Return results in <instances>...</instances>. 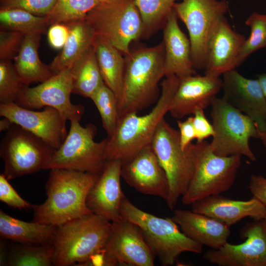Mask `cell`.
Wrapping results in <instances>:
<instances>
[{"mask_svg":"<svg viewBox=\"0 0 266 266\" xmlns=\"http://www.w3.org/2000/svg\"><path fill=\"white\" fill-rule=\"evenodd\" d=\"M13 124L8 118L3 117L0 121V131H7Z\"/></svg>","mask_w":266,"mask_h":266,"instance_id":"obj_45","label":"cell"},{"mask_svg":"<svg viewBox=\"0 0 266 266\" xmlns=\"http://www.w3.org/2000/svg\"><path fill=\"white\" fill-rule=\"evenodd\" d=\"M57 0H0V8H16L35 15L46 17L51 12Z\"/></svg>","mask_w":266,"mask_h":266,"instance_id":"obj_37","label":"cell"},{"mask_svg":"<svg viewBox=\"0 0 266 266\" xmlns=\"http://www.w3.org/2000/svg\"><path fill=\"white\" fill-rule=\"evenodd\" d=\"M189 34L195 69H205L207 42L214 26L229 10L226 0H183L173 7Z\"/></svg>","mask_w":266,"mask_h":266,"instance_id":"obj_12","label":"cell"},{"mask_svg":"<svg viewBox=\"0 0 266 266\" xmlns=\"http://www.w3.org/2000/svg\"><path fill=\"white\" fill-rule=\"evenodd\" d=\"M93 46L104 83L115 94L119 101L123 86L125 56L108 41L100 36L97 35Z\"/></svg>","mask_w":266,"mask_h":266,"instance_id":"obj_27","label":"cell"},{"mask_svg":"<svg viewBox=\"0 0 266 266\" xmlns=\"http://www.w3.org/2000/svg\"><path fill=\"white\" fill-rule=\"evenodd\" d=\"M118 265L105 246L90 256L78 266H114Z\"/></svg>","mask_w":266,"mask_h":266,"instance_id":"obj_42","label":"cell"},{"mask_svg":"<svg viewBox=\"0 0 266 266\" xmlns=\"http://www.w3.org/2000/svg\"><path fill=\"white\" fill-rule=\"evenodd\" d=\"M112 229L111 222L94 213L57 226L53 266H78L105 246Z\"/></svg>","mask_w":266,"mask_h":266,"instance_id":"obj_4","label":"cell"},{"mask_svg":"<svg viewBox=\"0 0 266 266\" xmlns=\"http://www.w3.org/2000/svg\"><path fill=\"white\" fill-rule=\"evenodd\" d=\"M100 2V0H57L46 17L50 26L55 23L84 20L88 13Z\"/></svg>","mask_w":266,"mask_h":266,"instance_id":"obj_33","label":"cell"},{"mask_svg":"<svg viewBox=\"0 0 266 266\" xmlns=\"http://www.w3.org/2000/svg\"><path fill=\"white\" fill-rule=\"evenodd\" d=\"M72 93L90 98L103 84L93 46L90 47L71 67Z\"/></svg>","mask_w":266,"mask_h":266,"instance_id":"obj_29","label":"cell"},{"mask_svg":"<svg viewBox=\"0 0 266 266\" xmlns=\"http://www.w3.org/2000/svg\"><path fill=\"white\" fill-rule=\"evenodd\" d=\"M257 138L260 139L266 148V132H262L258 130Z\"/></svg>","mask_w":266,"mask_h":266,"instance_id":"obj_47","label":"cell"},{"mask_svg":"<svg viewBox=\"0 0 266 266\" xmlns=\"http://www.w3.org/2000/svg\"><path fill=\"white\" fill-rule=\"evenodd\" d=\"M56 149L31 132L13 124L0 145L8 180L34 173L43 167Z\"/></svg>","mask_w":266,"mask_h":266,"instance_id":"obj_11","label":"cell"},{"mask_svg":"<svg viewBox=\"0 0 266 266\" xmlns=\"http://www.w3.org/2000/svg\"><path fill=\"white\" fill-rule=\"evenodd\" d=\"M179 79L168 111L171 116L177 119L193 114L198 108L204 109L211 105L222 88V80L220 77L195 74Z\"/></svg>","mask_w":266,"mask_h":266,"instance_id":"obj_21","label":"cell"},{"mask_svg":"<svg viewBox=\"0 0 266 266\" xmlns=\"http://www.w3.org/2000/svg\"><path fill=\"white\" fill-rule=\"evenodd\" d=\"M179 82L176 75L166 76L161 84L160 97L150 112L143 116L132 112L120 119L113 133L107 137L106 161L119 160L124 164L151 144L159 123L169 111Z\"/></svg>","mask_w":266,"mask_h":266,"instance_id":"obj_3","label":"cell"},{"mask_svg":"<svg viewBox=\"0 0 266 266\" xmlns=\"http://www.w3.org/2000/svg\"><path fill=\"white\" fill-rule=\"evenodd\" d=\"M90 99L100 113L103 128L107 136H110L120 120L118 101L116 95L104 83L94 93Z\"/></svg>","mask_w":266,"mask_h":266,"instance_id":"obj_34","label":"cell"},{"mask_svg":"<svg viewBox=\"0 0 266 266\" xmlns=\"http://www.w3.org/2000/svg\"><path fill=\"white\" fill-rule=\"evenodd\" d=\"M243 242H228L218 249L206 251L204 260L219 266H266V222L264 219L246 224L240 230Z\"/></svg>","mask_w":266,"mask_h":266,"instance_id":"obj_14","label":"cell"},{"mask_svg":"<svg viewBox=\"0 0 266 266\" xmlns=\"http://www.w3.org/2000/svg\"><path fill=\"white\" fill-rule=\"evenodd\" d=\"M112 223V231L105 247L118 265L153 266L156 256L140 228L122 217Z\"/></svg>","mask_w":266,"mask_h":266,"instance_id":"obj_17","label":"cell"},{"mask_svg":"<svg viewBox=\"0 0 266 266\" xmlns=\"http://www.w3.org/2000/svg\"><path fill=\"white\" fill-rule=\"evenodd\" d=\"M66 24L69 29L67 39L61 51L49 65L55 74L71 68L93 46L97 36L95 31L85 19Z\"/></svg>","mask_w":266,"mask_h":266,"instance_id":"obj_26","label":"cell"},{"mask_svg":"<svg viewBox=\"0 0 266 266\" xmlns=\"http://www.w3.org/2000/svg\"><path fill=\"white\" fill-rule=\"evenodd\" d=\"M196 155L194 173L181 199L185 205L229 190L241 166V155L219 156L204 140L196 144Z\"/></svg>","mask_w":266,"mask_h":266,"instance_id":"obj_7","label":"cell"},{"mask_svg":"<svg viewBox=\"0 0 266 266\" xmlns=\"http://www.w3.org/2000/svg\"><path fill=\"white\" fill-rule=\"evenodd\" d=\"M0 115L31 132L55 149L68 133L66 119L55 108L46 106L41 111L22 107L15 102L0 103Z\"/></svg>","mask_w":266,"mask_h":266,"instance_id":"obj_15","label":"cell"},{"mask_svg":"<svg viewBox=\"0 0 266 266\" xmlns=\"http://www.w3.org/2000/svg\"><path fill=\"white\" fill-rule=\"evenodd\" d=\"M25 35L18 32L0 30V59L11 60L17 56Z\"/></svg>","mask_w":266,"mask_h":266,"instance_id":"obj_38","label":"cell"},{"mask_svg":"<svg viewBox=\"0 0 266 266\" xmlns=\"http://www.w3.org/2000/svg\"><path fill=\"white\" fill-rule=\"evenodd\" d=\"M163 29L165 77L176 75L181 78L196 74L190 40L179 28L178 17L173 9Z\"/></svg>","mask_w":266,"mask_h":266,"instance_id":"obj_23","label":"cell"},{"mask_svg":"<svg viewBox=\"0 0 266 266\" xmlns=\"http://www.w3.org/2000/svg\"><path fill=\"white\" fill-rule=\"evenodd\" d=\"M4 175H0V200L12 208L20 210L32 208V204L21 197Z\"/></svg>","mask_w":266,"mask_h":266,"instance_id":"obj_39","label":"cell"},{"mask_svg":"<svg viewBox=\"0 0 266 266\" xmlns=\"http://www.w3.org/2000/svg\"><path fill=\"white\" fill-rule=\"evenodd\" d=\"M41 34L25 35L19 53L15 59V69L23 83L29 86L42 83L55 74L49 66L40 60L38 48Z\"/></svg>","mask_w":266,"mask_h":266,"instance_id":"obj_28","label":"cell"},{"mask_svg":"<svg viewBox=\"0 0 266 266\" xmlns=\"http://www.w3.org/2000/svg\"><path fill=\"white\" fill-rule=\"evenodd\" d=\"M211 106L214 134L210 145L213 152L221 156L243 155L256 161L249 145L250 139L257 137L258 129L253 120L223 98L215 97Z\"/></svg>","mask_w":266,"mask_h":266,"instance_id":"obj_10","label":"cell"},{"mask_svg":"<svg viewBox=\"0 0 266 266\" xmlns=\"http://www.w3.org/2000/svg\"><path fill=\"white\" fill-rule=\"evenodd\" d=\"M26 86L10 60L0 61V103L15 102Z\"/></svg>","mask_w":266,"mask_h":266,"instance_id":"obj_36","label":"cell"},{"mask_svg":"<svg viewBox=\"0 0 266 266\" xmlns=\"http://www.w3.org/2000/svg\"><path fill=\"white\" fill-rule=\"evenodd\" d=\"M249 189L253 197L266 206V178L261 175H252Z\"/></svg>","mask_w":266,"mask_h":266,"instance_id":"obj_44","label":"cell"},{"mask_svg":"<svg viewBox=\"0 0 266 266\" xmlns=\"http://www.w3.org/2000/svg\"><path fill=\"white\" fill-rule=\"evenodd\" d=\"M100 174L64 168L50 169L45 186L47 199L40 204H32L33 221L59 226L93 213L86 200Z\"/></svg>","mask_w":266,"mask_h":266,"instance_id":"obj_1","label":"cell"},{"mask_svg":"<svg viewBox=\"0 0 266 266\" xmlns=\"http://www.w3.org/2000/svg\"><path fill=\"white\" fill-rule=\"evenodd\" d=\"M69 29L66 23L52 24L47 32L48 42L54 49H62L67 39Z\"/></svg>","mask_w":266,"mask_h":266,"instance_id":"obj_41","label":"cell"},{"mask_svg":"<svg viewBox=\"0 0 266 266\" xmlns=\"http://www.w3.org/2000/svg\"><path fill=\"white\" fill-rule=\"evenodd\" d=\"M101 2H104V1H108L109 0H100Z\"/></svg>","mask_w":266,"mask_h":266,"instance_id":"obj_48","label":"cell"},{"mask_svg":"<svg viewBox=\"0 0 266 266\" xmlns=\"http://www.w3.org/2000/svg\"><path fill=\"white\" fill-rule=\"evenodd\" d=\"M176 0H134L144 28V37L163 29Z\"/></svg>","mask_w":266,"mask_h":266,"instance_id":"obj_32","label":"cell"},{"mask_svg":"<svg viewBox=\"0 0 266 266\" xmlns=\"http://www.w3.org/2000/svg\"><path fill=\"white\" fill-rule=\"evenodd\" d=\"M171 218L188 237L201 245L218 249L228 242L230 226L206 215L175 209Z\"/></svg>","mask_w":266,"mask_h":266,"instance_id":"obj_24","label":"cell"},{"mask_svg":"<svg viewBox=\"0 0 266 266\" xmlns=\"http://www.w3.org/2000/svg\"><path fill=\"white\" fill-rule=\"evenodd\" d=\"M121 177L139 192L166 200L169 183L151 144L140 150L129 161L123 164Z\"/></svg>","mask_w":266,"mask_h":266,"instance_id":"obj_18","label":"cell"},{"mask_svg":"<svg viewBox=\"0 0 266 266\" xmlns=\"http://www.w3.org/2000/svg\"><path fill=\"white\" fill-rule=\"evenodd\" d=\"M177 124L179 128L181 146L184 149L196 138L193 117H188L184 121L177 120Z\"/></svg>","mask_w":266,"mask_h":266,"instance_id":"obj_43","label":"cell"},{"mask_svg":"<svg viewBox=\"0 0 266 266\" xmlns=\"http://www.w3.org/2000/svg\"><path fill=\"white\" fill-rule=\"evenodd\" d=\"M257 79L259 80L266 99V72L258 75Z\"/></svg>","mask_w":266,"mask_h":266,"instance_id":"obj_46","label":"cell"},{"mask_svg":"<svg viewBox=\"0 0 266 266\" xmlns=\"http://www.w3.org/2000/svg\"><path fill=\"white\" fill-rule=\"evenodd\" d=\"M151 145L166 174L169 193L166 201L169 209L173 210L192 179L196 165V144L191 143L182 149L179 131L164 118L157 127Z\"/></svg>","mask_w":266,"mask_h":266,"instance_id":"obj_6","label":"cell"},{"mask_svg":"<svg viewBox=\"0 0 266 266\" xmlns=\"http://www.w3.org/2000/svg\"><path fill=\"white\" fill-rule=\"evenodd\" d=\"M54 248L51 245H29L19 243L7 245L4 266H52Z\"/></svg>","mask_w":266,"mask_h":266,"instance_id":"obj_31","label":"cell"},{"mask_svg":"<svg viewBox=\"0 0 266 266\" xmlns=\"http://www.w3.org/2000/svg\"><path fill=\"white\" fill-rule=\"evenodd\" d=\"M245 24L250 28V34L240 50L236 68L253 52L266 46V15L254 12L248 17Z\"/></svg>","mask_w":266,"mask_h":266,"instance_id":"obj_35","label":"cell"},{"mask_svg":"<svg viewBox=\"0 0 266 266\" xmlns=\"http://www.w3.org/2000/svg\"><path fill=\"white\" fill-rule=\"evenodd\" d=\"M85 20L97 35L106 39L124 56L130 52L133 41L144 37V25L134 0L101 2Z\"/></svg>","mask_w":266,"mask_h":266,"instance_id":"obj_8","label":"cell"},{"mask_svg":"<svg viewBox=\"0 0 266 266\" xmlns=\"http://www.w3.org/2000/svg\"><path fill=\"white\" fill-rule=\"evenodd\" d=\"M80 121H70L66 138L45 164L43 169L64 168L100 174L105 166L107 137L94 140L98 132L91 123L81 126Z\"/></svg>","mask_w":266,"mask_h":266,"instance_id":"obj_9","label":"cell"},{"mask_svg":"<svg viewBox=\"0 0 266 266\" xmlns=\"http://www.w3.org/2000/svg\"><path fill=\"white\" fill-rule=\"evenodd\" d=\"M56 226L13 218L0 210V235L2 238L29 245L52 244Z\"/></svg>","mask_w":266,"mask_h":266,"instance_id":"obj_25","label":"cell"},{"mask_svg":"<svg viewBox=\"0 0 266 266\" xmlns=\"http://www.w3.org/2000/svg\"><path fill=\"white\" fill-rule=\"evenodd\" d=\"M72 90L71 68H69L54 74L36 86H26L15 103L32 110L46 106L53 107L66 120L80 121L84 113L85 107L82 104H74L71 102Z\"/></svg>","mask_w":266,"mask_h":266,"instance_id":"obj_13","label":"cell"},{"mask_svg":"<svg viewBox=\"0 0 266 266\" xmlns=\"http://www.w3.org/2000/svg\"><path fill=\"white\" fill-rule=\"evenodd\" d=\"M223 98L249 116L258 130L266 132V99L258 79L247 78L236 69L223 74Z\"/></svg>","mask_w":266,"mask_h":266,"instance_id":"obj_16","label":"cell"},{"mask_svg":"<svg viewBox=\"0 0 266 266\" xmlns=\"http://www.w3.org/2000/svg\"><path fill=\"white\" fill-rule=\"evenodd\" d=\"M50 23L47 17L16 8H0V30L20 32L25 35L44 33Z\"/></svg>","mask_w":266,"mask_h":266,"instance_id":"obj_30","label":"cell"},{"mask_svg":"<svg viewBox=\"0 0 266 266\" xmlns=\"http://www.w3.org/2000/svg\"><path fill=\"white\" fill-rule=\"evenodd\" d=\"M121 214L137 225L156 257L163 266H171L182 253L200 254L202 245L185 235L171 217L162 218L143 211L126 197Z\"/></svg>","mask_w":266,"mask_h":266,"instance_id":"obj_5","label":"cell"},{"mask_svg":"<svg viewBox=\"0 0 266 266\" xmlns=\"http://www.w3.org/2000/svg\"><path fill=\"white\" fill-rule=\"evenodd\" d=\"M122 165L119 160L107 161L86 200L93 213L111 222L122 217L121 207L125 197L120 183Z\"/></svg>","mask_w":266,"mask_h":266,"instance_id":"obj_19","label":"cell"},{"mask_svg":"<svg viewBox=\"0 0 266 266\" xmlns=\"http://www.w3.org/2000/svg\"><path fill=\"white\" fill-rule=\"evenodd\" d=\"M264 220H265V222H266V217H265Z\"/></svg>","mask_w":266,"mask_h":266,"instance_id":"obj_49","label":"cell"},{"mask_svg":"<svg viewBox=\"0 0 266 266\" xmlns=\"http://www.w3.org/2000/svg\"><path fill=\"white\" fill-rule=\"evenodd\" d=\"M191 205L193 211L206 215L230 227L246 217L260 220L266 216V206L254 197L239 200L218 194L203 198Z\"/></svg>","mask_w":266,"mask_h":266,"instance_id":"obj_22","label":"cell"},{"mask_svg":"<svg viewBox=\"0 0 266 266\" xmlns=\"http://www.w3.org/2000/svg\"><path fill=\"white\" fill-rule=\"evenodd\" d=\"M193 115V124L197 142H202L206 138L213 136L214 134L213 125L207 120L203 109H197Z\"/></svg>","mask_w":266,"mask_h":266,"instance_id":"obj_40","label":"cell"},{"mask_svg":"<svg viewBox=\"0 0 266 266\" xmlns=\"http://www.w3.org/2000/svg\"><path fill=\"white\" fill-rule=\"evenodd\" d=\"M124 56L123 86L118 101L120 119L156 103L160 96L159 83L165 76L163 41L153 47L137 46Z\"/></svg>","mask_w":266,"mask_h":266,"instance_id":"obj_2","label":"cell"},{"mask_svg":"<svg viewBox=\"0 0 266 266\" xmlns=\"http://www.w3.org/2000/svg\"><path fill=\"white\" fill-rule=\"evenodd\" d=\"M246 39L232 28L225 16L218 21L207 44L205 75L220 77L236 68V61Z\"/></svg>","mask_w":266,"mask_h":266,"instance_id":"obj_20","label":"cell"}]
</instances>
